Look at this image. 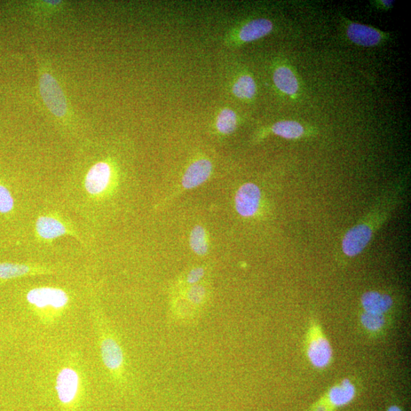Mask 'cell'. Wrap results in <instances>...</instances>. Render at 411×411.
Returning <instances> with one entry per match:
<instances>
[{
  "instance_id": "6da1fadb",
  "label": "cell",
  "mask_w": 411,
  "mask_h": 411,
  "mask_svg": "<svg viewBox=\"0 0 411 411\" xmlns=\"http://www.w3.org/2000/svg\"><path fill=\"white\" fill-rule=\"evenodd\" d=\"M37 61L39 92L44 104L60 124L70 128L75 116L66 94L47 63L41 58Z\"/></svg>"
},
{
  "instance_id": "7a4b0ae2",
  "label": "cell",
  "mask_w": 411,
  "mask_h": 411,
  "mask_svg": "<svg viewBox=\"0 0 411 411\" xmlns=\"http://www.w3.org/2000/svg\"><path fill=\"white\" fill-rule=\"evenodd\" d=\"M35 235L39 242L44 243H51L67 235L81 241L74 224L55 210L47 211L38 216L35 224Z\"/></svg>"
},
{
  "instance_id": "3957f363",
  "label": "cell",
  "mask_w": 411,
  "mask_h": 411,
  "mask_svg": "<svg viewBox=\"0 0 411 411\" xmlns=\"http://www.w3.org/2000/svg\"><path fill=\"white\" fill-rule=\"evenodd\" d=\"M306 354L312 367L318 369L327 368L333 359L330 343L318 322H312L308 330Z\"/></svg>"
},
{
  "instance_id": "277c9868",
  "label": "cell",
  "mask_w": 411,
  "mask_h": 411,
  "mask_svg": "<svg viewBox=\"0 0 411 411\" xmlns=\"http://www.w3.org/2000/svg\"><path fill=\"white\" fill-rule=\"evenodd\" d=\"M26 299L31 305L40 310H62L69 301V295L65 290L51 287L31 290L28 292Z\"/></svg>"
},
{
  "instance_id": "5b68a950",
  "label": "cell",
  "mask_w": 411,
  "mask_h": 411,
  "mask_svg": "<svg viewBox=\"0 0 411 411\" xmlns=\"http://www.w3.org/2000/svg\"><path fill=\"white\" fill-rule=\"evenodd\" d=\"M101 354L106 367L114 376H121L124 370V352L119 343L110 335L101 338Z\"/></svg>"
},
{
  "instance_id": "8992f818",
  "label": "cell",
  "mask_w": 411,
  "mask_h": 411,
  "mask_svg": "<svg viewBox=\"0 0 411 411\" xmlns=\"http://www.w3.org/2000/svg\"><path fill=\"white\" fill-rule=\"evenodd\" d=\"M262 194L259 187L252 183L242 185L235 195V208L243 217H251L258 210Z\"/></svg>"
},
{
  "instance_id": "52a82bcc",
  "label": "cell",
  "mask_w": 411,
  "mask_h": 411,
  "mask_svg": "<svg viewBox=\"0 0 411 411\" xmlns=\"http://www.w3.org/2000/svg\"><path fill=\"white\" fill-rule=\"evenodd\" d=\"M373 230L367 224L354 226L344 236L342 242V249L344 254L349 257H354L360 254L371 239Z\"/></svg>"
},
{
  "instance_id": "ba28073f",
  "label": "cell",
  "mask_w": 411,
  "mask_h": 411,
  "mask_svg": "<svg viewBox=\"0 0 411 411\" xmlns=\"http://www.w3.org/2000/svg\"><path fill=\"white\" fill-rule=\"evenodd\" d=\"M80 386V376L72 368H63L57 377L56 389L60 401L69 404L76 398Z\"/></svg>"
},
{
  "instance_id": "9c48e42d",
  "label": "cell",
  "mask_w": 411,
  "mask_h": 411,
  "mask_svg": "<svg viewBox=\"0 0 411 411\" xmlns=\"http://www.w3.org/2000/svg\"><path fill=\"white\" fill-rule=\"evenodd\" d=\"M347 37L355 44L362 47H374L383 41L380 31L362 24L351 22L346 28Z\"/></svg>"
},
{
  "instance_id": "30bf717a",
  "label": "cell",
  "mask_w": 411,
  "mask_h": 411,
  "mask_svg": "<svg viewBox=\"0 0 411 411\" xmlns=\"http://www.w3.org/2000/svg\"><path fill=\"white\" fill-rule=\"evenodd\" d=\"M212 165L208 160H200L189 166L183 178L185 189H192L202 185L211 175Z\"/></svg>"
},
{
  "instance_id": "8fae6325",
  "label": "cell",
  "mask_w": 411,
  "mask_h": 411,
  "mask_svg": "<svg viewBox=\"0 0 411 411\" xmlns=\"http://www.w3.org/2000/svg\"><path fill=\"white\" fill-rule=\"evenodd\" d=\"M361 304L364 312L385 315L391 310L393 300L389 295L369 291L362 296Z\"/></svg>"
},
{
  "instance_id": "7c38bea8",
  "label": "cell",
  "mask_w": 411,
  "mask_h": 411,
  "mask_svg": "<svg viewBox=\"0 0 411 411\" xmlns=\"http://www.w3.org/2000/svg\"><path fill=\"white\" fill-rule=\"evenodd\" d=\"M273 24L266 19H258L246 24L239 31L240 41L243 43L258 40L270 34Z\"/></svg>"
},
{
  "instance_id": "4fadbf2b",
  "label": "cell",
  "mask_w": 411,
  "mask_h": 411,
  "mask_svg": "<svg viewBox=\"0 0 411 411\" xmlns=\"http://www.w3.org/2000/svg\"><path fill=\"white\" fill-rule=\"evenodd\" d=\"M357 389L349 378H345L337 385L331 387L328 398L330 404L335 408L346 406L354 399Z\"/></svg>"
},
{
  "instance_id": "5bb4252c",
  "label": "cell",
  "mask_w": 411,
  "mask_h": 411,
  "mask_svg": "<svg viewBox=\"0 0 411 411\" xmlns=\"http://www.w3.org/2000/svg\"><path fill=\"white\" fill-rule=\"evenodd\" d=\"M47 271L44 267L27 264L0 263V280H12Z\"/></svg>"
},
{
  "instance_id": "9a60e30c",
  "label": "cell",
  "mask_w": 411,
  "mask_h": 411,
  "mask_svg": "<svg viewBox=\"0 0 411 411\" xmlns=\"http://www.w3.org/2000/svg\"><path fill=\"white\" fill-rule=\"evenodd\" d=\"M274 82L276 88L288 96H296L299 89V81L294 71L286 66L275 69Z\"/></svg>"
},
{
  "instance_id": "2e32d148",
  "label": "cell",
  "mask_w": 411,
  "mask_h": 411,
  "mask_svg": "<svg viewBox=\"0 0 411 411\" xmlns=\"http://www.w3.org/2000/svg\"><path fill=\"white\" fill-rule=\"evenodd\" d=\"M17 201L10 185L0 178V216L9 219L15 217Z\"/></svg>"
},
{
  "instance_id": "e0dca14e",
  "label": "cell",
  "mask_w": 411,
  "mask_h": 411,
  "mask_svg": "<svg viewBox=\"0 0 411 411\" xmlns=\"http://www.w3.org/2000/svg\"><path fill=\"white\" fill-rule=\"evenodd\" d=\"M272 132L276 135L288 140L299 139L303 136V125L295 121H281L273 125Z\"/></svg>"
},
{
  "instance_id": "ac0fdd59",
  "label": "cell",
  "mask_w": 411,
  "mask_h": 411,
  "mask_svg": "<svg viewBox=\"0 0 411 411\" xmlns=\"http://www.w3.org/2000/svg\"><path fill=\"white\" fill-rule=\"evenodd\" d=\"M233 92L237 98L251 100L255 97L257 85L249 75H243L236 81L233 87Z\"/></svg>"
},
{
  "instance_id": "d6986e66",
  "label": "cell",
  "mask_w": 411,
  "mask_h": 411,
  "mask_svg": "<svg viewBox=\"0 0 411 411\" xmlns=\"http://www.w3.org/2000/svg\"><path fill=\"white\" fill-rule=\"evenodd\" d=\"M65 3L62 1H34L30 6L36 18L46 19L62 10Z\"/></svg>"
},
{
  "instance_id": "ffe728a7",
  "label": "cell",
  "mask_w": 411,
  "mask_h": 411,
  "mask_svg": "<svg viewBox=\"0 0 411 411\" xmlns=\"http://www.w3.org/2000/svg\"><path fill=\"white\" fill-rule=\"evenodd\" d=\"M238 124V117L233 110L225 108L221 110L217 120V130L223 134L233 133Z\"/></svg>"
},
{
  "instance_id": "44dd1931",
  "label": "cell",
  "mask_w": 411,
  "mask_h": 411,
  "mask_svg": "<svg viewBox=\"0 0 411 411\" xmlns=\"http://www.w3.org/2000/svg\"><path fill=\"white\" fill-rule=\"evenodd\" d=\"M190 244L196 254L199 255L207 254L208 251L207 235H206L205 229L202 226H196L194 228L191 233V238H190Z\"/></svg>"
},
{
  "instance_id": "7402d4cb",
  "label": "cell",
  "mask_w": 411,
  "mask_h": 411,
  "mask_svg": "<svg viewBox=\"0 0 411 411\" xmlns=\"http://www.w3.org/2000/svg\"><path fill=\"white\" fill-rule=\"evenodd\" d=\"M360 321L362 327L370 333H377L382 330L386 322L385 315L367 312L362 314Z\"/></svg>"
},
{
  "instance_id": "603a6c76",
  "label": "cell",
  "mask_w": 411,
  "mask_h": 411,
  "mask_svg": "<svg viewBox=\"0 0 411 411\" xmlns=\"http://www.w3.org/2000/svg\"><path fill=\"white\" fill-rule=\"evenodd\" d=\"M207 296V290L199 284H195L189 289L187 294L188 302L192 305L200 306L202 305Z\"/></svg>"
},
{
  "instance_id": "cb8c5ba5",
  "label": "cell",
  "mask_w": 411,
  "mask_h": 411,
  "mask_svg": "<svg viewBox=\"0 0 411 411\" xmlns=\"http://www.w3.org/2000/svg\"><path fill=\"white\" fill-rule=\"evenodd\" d=\"M204 273V269L202 267H196L193 269V270L187 274V283L191 284L192 286L195 285V284L199 283L203 278Z\"/></svg>"
},
{
  "instance_id": "d4e9b609",
  "label": "cell",
  "mask_w": 411,
  "mask_h": 411,
  "mask_svg": "<svg viewBox=\"0 0 411 411\" xmlns=\"http://www.w3.org/2000/svg\"><path fill=\"white\" fill-rule=\"evenodd\" d=\"M314 411H328V409L325 405L321 404L315 408Z\"/></svg>"
},
{
  "instance_id": "484cf974",
  "label": "cell",
  "mask_w": 411,
  "mask_h": 411,
  "mask_svg": "<svg viewBox=\"0 0 411 411\" xmlns=\"http://www.w3.org/2000/svg\"><path fill=\"white\" fill-rule=\"evenodd\" d=\"M387 411H403L399 406L392 405Z\"/></svg>"
}]
</instances>
